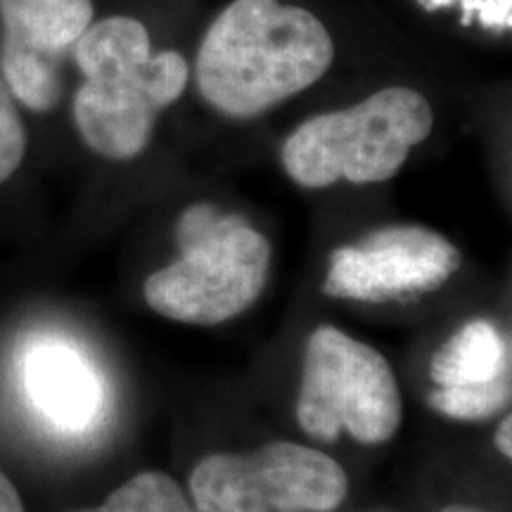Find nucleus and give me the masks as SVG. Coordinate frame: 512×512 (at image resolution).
Here are the masks:
<instances>
[{
	"label": "nucleus",
	"instance_id": "obj_4",
	"mask_svg": "<svg viewBox=\"0 0 512 512\" xmlns=\"http://www.w3.org/2000/svg\"><path fill=\"white\" fill-rule=\"evenodd\" d=\"M174 264L145 280V302L159 316L190 325H219L247 311L271 271V242L238 214L216 204H190L178 219Z\"/></svg>",
	"mask_w": 512,
	"mask_h": 512
},
{
	"label": "nucleus",
	"instance_id": "obj_3",
	"mask_svg": "<svg viewBox=\"0 0 512 512\" xmlns=\"http://www.w3.org/2000/svg\"><path fill=\"white\" fill-rule=\"evenodd\" d=\"M430 100L408 86H387L344 110L306 119L280 150L285 174L302 188L320 190L347 181L384 183L430 138Z\"/></svg>",
	"mask_w": 512,
	"mask_h": 512
},
{
	"label": "nucleus",
	"instance_id": "obj_8",
	"mask_svg": "<svg viewBox=\"0 0 512 512\" xmlns=\"http://www.w3.org/2000/svg\"><path fill=\"white\" fill-rule=\"evenodd\" d=\"M93 19V0H0V79L12 98L31 112H53L64 60Z\"/></svg>",
	"mask_w": 512,
	"mask_h": 512
},
{
	"label": "nucleus",
	"instance_id": "obj_10",
	"mask_svg": "<svg viewBox=\"0 0 512 512\" xmlns=\"http://www.w3.org/2000/svg\"><path fill=\"white\" fill-rule=\"evenodd\" d=\"M24 382L29 399L53 425L67 432H83L100 418V377L86 356L60 339H43L27 351Z\"/></svg>",
	"mask_w": 512,
	"mask_h": 512
},
{
	"label": "nucleus",
	"instance_id": "obj_14",
	"mask_svg": "<svg viewBox=\"0 0 512 512\" xmlns=\"http://www.w3.org/2000/svg\"><path fill=\"white\" fill-rule=\"evenodd\" d=\"M510 430H512V420H510V415H505V418L498 422V430H496V448L503 453L505 458H512Z\"/></svg>",
	"mask_w": 512,
	"mask_h": 512
},
{
	"label": "nucleus",
	"instance_id": "obj_11",
	"mask_svg": "<svg viewBox=\"0 0 512 512\" xmlns=\"http://www.w3.org/2000/svg\"><path fill=\"white\" fill-rule=\"evenodd\" d=\"M74 512H195V508L169 475L140 472L114 489L98 508Z\"/></svg>",
	"mask_w": 512,
	"mask_h": 512
},
{
	"label": "nucleus",
	"instance_id": "obj_7",
	"mask_svg": "<svg viewBox=\"0 0 512 512\" xmlns=\"http://www.w3.org/2000/svg\"><path fill=\"white\" fill-rule=\"evenodd\" d=\"M460 268V252L437 230L389 226L330 254L325 294L354 302H396L439 290Z\"/></svg>",
	"mask_w": 512,
	"mask_h": 512
},
{
	"label": "nucleus",
	"instance_id": "obj_12",
	"mask_svg": "<svg viewBox=\"0 0 512 512\" xmlns=\"http://www.w3.org/2000/svg\"><path fill=\"white\" fill-rule=\"evenodd\" d=\"M27 155V128L19 117L17 100L0 79V183H5L22 166Z\"/></svg>",
	"mask_w": 512,
	"mask_h": 512
},
{
	"label": "nucleus",
	"instance_id": "obj_2",
	"mask_svg": "<svg viewBox=\"0 0 512 512\" xmlns=\"http://www.w3.org/2000/svg\"><path fill=\"white\" fill-rule=\"evenodd\" d=\"M83 76L72 112L95 155L131 162L150 145L166 107L183 98L190 64L178 50H155L150 31L131 15L93 19L72 50Z\"/></svg>",
	"mask_w": 512,
	"mask_h": 512
},
{
	"label": "nucleus",
	"instance_id": "obj_13",
	"mask_svg": "<svg viewBox=\"0 0 512 512\" xmlns=\"http://www.w3.org/2000/svg\"><path fill=\"white\" fill-rule=\"evenodd\" d=\"M0 512H24L22 498L3 470H0Z\"/></svg>",
	"mask_w": 512,
	"mask_h": 512
},
{
	"label": "nucleus",
	"instance_id": "obj_9",
	"mask_svg": "<svg viewBox=\"0 0 512 512\" xmlns=\"http://www.w3.org/2000/svg\"><path fill=\"white\" fill-rule=\"evenodd\" d=\"M434 411L453 420H486L510 403V344L489 320L460 328L432 358Z\"/></svg>",
	"mask_w": 512,
	"mask_h": 512
},
{
	"label": "nucleus",
	"instance_id": "obj_6",
	"mask_svg": "<svg viewBox=\"0 0 512 512\" xmlns=\"http://www.w3.org/2000/svg\"><path fill=\"white\" fill-rule=\"evenodd\" d=\"M190 494L195 512H332L349 494V477L328 453L271 441L202 458Z\"/></svg>",
	"mask_w": 512,
	"mask_h": 512
},
{
	"label": "nucleus",
	"instance_id": "obj_1",
	"mask_svg": "<svg viewBox=\"0 0 512 512\" xmlns=\"http://www.w3.org/2000/svg\"><path fill=\"white\" fill-rule=\"evenodd\" d=\"M335 38L323 19L283 0H230L195 55V86L211 110L254 119L330 72Z\"/></svg>",
	"mask_w": 512,
	"mask_h": 512
},
{
	"label": "nucleus",
	"instance_id": "obj_5",
	"mask_svg": "<svg viewBox=\"0 0 512 512\" xmlns=\"http://www.w3.org/2000/svg\"><path fill=\"white\" fill-rule=\"evenodd\" d=\"M401 418L399 384L380 351L332 325L311 332L297 396V420L311 439L332 444L349 432L377 446L394 437Z\"/></svg>",
	"mask_w": 512,
	"mask_h": 512
},
{
	"label": "nucleus",
	"instance_id": "obj_15",
	"mask_svg": "<svg viewBox=\"0 0 512 512\" xmlns=\"http://www.w3.org/2000/svg\"><path fill=\"white\" fill-rule=\"evenodd\" d=\"M439 512H489V510L472 508V505H446V508H441Z\"/></svg>",
	"mask_w": 512,
	"mask_h": 512
}]
</instances>
